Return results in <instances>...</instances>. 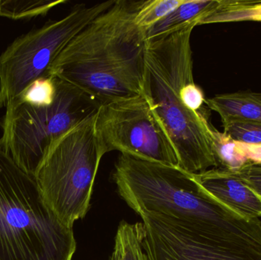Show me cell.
<instances>
[{
  "label": "cell",
  "instance_id": "14",
  "mask_svg": "<svg viewBox=\"0 0 261 260\" xmlns=\"http://www.w3.org/2000/svg\"><path fill=\"white\" fill-rule=\"evenodd\" d=\"M144 226L142 223L130 224L122 221L115 238L114 250L121 260H149L144 249Z\"/></svg>",
  "mask_w": 261,
  "mask_h": 260
},
{
  "label": "cell",
  "instance_id": "18",
  "mask_svg": "<svg viewBox=\"0 0 261 260\" xmlns=\"http://www.w3.org/2000/svg\"><path fill=\"white\" fill-rule=\"evenodd\" d=\"M184 0H147L142 1L135 16L137 24L147 30L180 6Z\"/></svg>",
  "mask_w": 261,
  "mask_h": 260
},
{
  "label": "cell",
  "instance_id": "17",
  "mask_svg": "<svg viewBox=\"0 0 261 260\" xmlns=\"http://www.w3.org/2000/svg\"><path fill=\"white\" fill-rule=\"evenodd\" d=\"M56 96V80L53 76L34 81L16 99L10 103H25L35 106H44L53 103Z\"/></svg>",
  "mask_w": 261,
  "mask_h": 260
},
{
  "label": "cell",
  "instance_id": "4",
  "mask_svg": "<svg viewBox=\"0 0 261 260\" xmlns=\"http://www.w3.org/2000/svg\"><path fill=\"white\" fill-rule=\"evenodd\" d=\"M76 250L73 227L55 215L35 177L0 143V260H72Z\"/></svg>",
  "mask_w": 261,
  "mask_h": 260
},
{
  "label": "cell",
  "instance_id": "8",
  "mask_svg": "<svg viewBox=\"0 0 261 260\" xmlns=\"http://www.w3.org/2000/svg\"><path fill=\"white\" fill-rule=\"evenodd\" d=\"M95 128L105 154L117 151L147 161L179 166L174 147L144 93L101 105Z\"/></svg>",
  "mask_w": 261,
  "mask_h": 260
},
{
  "label": "cell",
  "instance_id": "6",
  "mask_svg": "<svg viewBox=\"0 0 261 260\" xmlns=\"http://www.w3.org/2000/svg\"><path fill=\"white\" fill-rule=\"evenodd\" d=\"M96 114L53 145L35 176L48 207L70 227L88 212L95 179L105 155L96 135Z\"/></svg>",
  "mask_w": 261,
  "mask_h": 260
},
{
  "label": "cell",
  "instance_id": "2",
  "mask_svg": "<svg viewBox=\"0 0 261 260\" xmlns=\"http://www.w3.org/2000/svg\"><path fill=\"white\" fill-rule=\"evenodd\" d=\"M142 1L116 0L58 55L49 76L106 104L142 94L147 41L135 21Z\"/></svg>",
  "mask_w": 261,
  "mask_h": 260
},
{
  "label": "cell",
  "instance_id": "10",
  "mask_svg": "<svg viewBox=\"0 0 261 260\" xmlns=\"http://www.w3.org/2000/svg\"><path fill=\"white\" fill-rule=\"evenodd\" d=\"M205 195L230 215L247 221L261 219V195L236 172L213 168L193 174Z\"/></svg>",
  "mask_w": 261,
  "mask_h": 260
},
{
  "label": "cell",
  "instance_id": "12",
  "mask_svg": "<svg viewBox=\"0 0 261 260\" xmlns=\"http://www.w3.org/2000/svg\"><path fill=\"white\" fill-rule=\"evenodd\" d=\"M205 103L219 114L222 125L234 120L261 121V93H224L205 99Z\"/></svg>",
  "mask_w": 261,
  "mask_h": 260
},
{
  "label": "cell",
  "instance_id": "15",
  "mask_svg": "<svg viewBox=\"0 0 261 260\" xmlns=\"http://www.w3.org/2000/svg\"><path fill=\"white\" fill-rule=\"evenodd\" d=\"M210 132L213 140V154L218 163V168L236 172L249 163L239 151L237 142L233 140L228 134L220 132L212 125Z\"/></svg>",
  "mask_w": 261,
  "mask_h": 260
},
{
  "label": "cell",
  "instance_id": "7",
  "mask_svg": "<svg viewBox=\"0 0 261 260\" xmlns=\"http://www.w3.org/2000/svg\"><path fill=\"white\" fill-rule=\"evenodd\" d=\"M116 0L76 5L64 18L49 20L18 37L0 55V108H6L34 81L47 77L68 43Z\"/></svg>",
  "mask_w": 261,
  "mask_h": 260
},
{
  "label": "cell",
  "instance_id": "9",
  "mask_svg": "<svg viewBox=\"0 0 261 260\" xmlns=\"http://www.w3.org/2000/svg\"><path fill=\"white\" fill-rule=\"evenodd\" d=\"M149 260H261V256L190 236L148 216L141 217Z\"/></svg>",
  "mask_w": 261,
  "mask_h": 260
},
{
  "label": "cell",
  "instance_id": "1",
  "mask_svg": "<svg viewBox=\"0 0 261 260\" xmlns=\"http://www.w3.org/2000/svg\"><path fill=\"white\" fill-rule=\"evenodd\" d=\"M113 180L122 199L148 216L190 236L261 256V219H239L213 203L179 166L121 154Z\"/></svg>",
  "mask_w": 261,
  "mask_h": 260
},
{
  "label": "cell",
  "instance_id": "16",
  "mask_svg": "<svg viewBox=\"0 0 261 260\" xmlns=\"http://www.w3.org/2000/svg\"><path fill=\"white\" fill-rule=\"evenodd\" d=\"M66 0H0V17L12 20H31L45 16L52 9Z\"/></svg>",
  "mask_w": 261,
  "mask_h": 260
},
{
  "label": "cell",
  "instance_id": "3",
  "mask_svg": "<svg viewBox=\"0 0 261 260\" xmlns=\"http://www.w3.org/2000/svg\"><path fill=\"white\" fill-rule=\"evenodd\" d=\"M191 25L176 33L147 41L143 93L170 137L179 167L190 174L218 168L211 124L202 111L189 109L180 91L193 82Z\"/></svg>",
  "mask_w": 261,
  "mask_h": 260
},
{
  "label": "cell",
  "instance_id": "23",
  "mask_svg": "<svg viewBox=\"0 0 261 260\" xmlns=\"http://www.w3.org/2000/svg\"><path fill=\"white\" fill-rule=\"evenodd\" d=\"M110 260H121L120 256L118 254L116 250H114L113 253V256H112L111 259Z\"/></svg>",
  "mask_w": 261,
  "mask_h": 260
},
{
  "label": "cell",
  "instance_id": "13",
  "mask_svg": "<svg viewBox=\"0 0 261 260\" xmlns=\"http://www.w3.org/2000/svg\"><path fill=\"white\" fill-rule=\"evenodd\" d=\"M239 21L261 22V1L219 0L217 7L202 17L197 25Z\"/></svg>",
  "mask_w": 261,
  "mask_h": 260
},
{
  "label": "cell",
  "instance_id": "11",
  "mask_svg": "<svg viewBox=\"0 0 261 260\" xmlns=\"http://www.w3.org/2000/svg\"><path fill=\"white\" fill-rule=\"evenodd\" d=\"M219 0H184L162 19L146 30L147 41L176 33L189 26H197L198 21L219 5Z\"/></svg>",
  "mask_w": 261,
  "mask_h": 260
},
{
  "label": "cell",
  "instance_id": "21",
  "mask_svg": "<svg viewBox=\"0 0 261 260\" xmlns=\"http://www.w3.org/2000/svg\"><path fill=\"white\" fill-rule=\"evenodd\" d=\"M236 174L261 195V166L249 163Z\"/></svg>",
  "mask_w": 261,
  "mask_h": 260
},
{
  "label": "cell",
  "instance_id": "20",
  "mask_svg": "<svg viewBox=\"0 0 261 260\" xmlns=\"http://www.w3.org/2000/svg\"><path fill=\"white\" fill-rule=\"evenodd\" d=\"M180 96L186 106L192 111H201L202 105L205 103L203 91L194 81L184 85L180 91Z\"/></svg>",
  "mask_w": 261,
  "mask_h": 260
},
{
  "label": "cell",
  "instance_id": "5",
  "mask_svg": "<svg viewBox=\"0 0 261 260\" xmlns=\"http://www.w3.org/2000/svg\"><path fill=\"white\" fill-rule=\"evenodd\" d=\"M55 80L53 103L44 106L9 104L0 122L3 148L21 169L33 177L53 145L99 108L76 87L57 78Z\"/></svg>",
  "mask_w": 261,
  "mask_h": 260
},
{
  "label": "cell",
  "instance_id": "19",
  "mask_svg": "<svg viewBox=\"0 0 261 260\" xmlns=\"http://www.w3.org/2000/svg\"><path fill=\"white\" fill-rule=\"evenodd\" d=\"M222 126L223 132L234 141L248 145H261V121H231Z\"/></svg>",
  "mask_w": 261,
  "mask_h": 260
},
{
  "label": "cell",
  "instance_id": "22",
  "mask_svg": "<svg viewBox=\"0 0 261 260\" xmlns=\"http://www.w3.org/2000/svg\"><path fill=\"white\" fill-rule=\"evenodd\" d=\"M237 145L248 163L261 166V145H248L237 142Z\"/></svg>",
  "mask_w": 261,
  "mask_h": 260
}]
</instances>
